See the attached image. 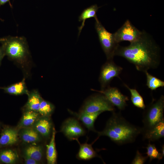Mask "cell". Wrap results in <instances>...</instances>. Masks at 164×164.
I'll return each instance as SVG.
<instances>
[{
	"label": "cell",
	"instance_id": "cell-1",
	"mask_svg": "<svg viewBox=\"0 0 164 164\" xmlns=\"http://www.w3.org/2000/svg\"><path fill=\"white\" fill-rule=\"evenodd\" d=\"M160 48L145 31L137 40L126 46H118L115 56H121L133 64L138 71L145 73L158 67L160 63Z\"/></svg>",
	"mask_w": 164,
	"mask_h": 164
},
{
	"label": "cell",
	"instance_id": "cell-2",
	"mask_svg": "<svg viewBox=\"0 0 164 164\" xmlns=\"http://www.w3.org/2000/svg\"><path fill=\"white\" fill-rule=\"evenodd\" d=\"M0 43L5 56L20 69L24 77L30 79L33 63L26 38L9 36L0 38Z\"/></svg>",
	"mask_w": 164,
	"mask_h": 164
},
{
	"label": "cell",
	"instance_id": "cell-3",
	"mask_svg": "<svg viewBox=\"0 0 164 164\" xmlns=\"http://www.w3.org/2000/svg\"><path fill=\"white\" fill-rule=\"evenodd\" d=\"M98 136H106L118 145L134 142L141 133V128L128 121L120 112H112L104 129L97 132Z\"/></svg>",
	"mask_w": 164,
	"mask_h": 164
},
{
	"label": "cell",
	"instance_id": "cell-4",
	"mask_svg": "<svg viewBox=\"0 0 164 164\" xmlns=\"http://www.w3.org/2000/svg\"><path fill=\"white\" fill-rule=\"evenodd\" d=\"M143 114V127L141 128L142 134L153 127L164 119V96L162 95L157 100L154 99L147 107Z\"/></svg>",
	"mask_w": 164,
	"mask_h": 164
},
{
	"label": "cell",
	"instance_id": "cell-5",
	"mask_svg": "<svg viewBox=\"0 0 164 164\" xmlns=\"http://www.w3.org/2000/svg\"><path fill=\"white\" fill-rule=\"evenodd\" d=\"M95 20V28L107 60L113 59L119 44L115 41L113 33L108 31L98 19Z\"/></svg>",
	"mask_w": 164,
	"mask_h": 164
},
{
	"label": "cell",
	"instance_id": "cell-6",
	"mask_svg": "<svg viewBox=\"0 0 164 164\" xmlns=\"http://www.w3.org/2000/svg\"><path fill=\"white\" fill-rule=\"evenodd\" d=\"M93 95L88 98L84 101L79 112L93 113L109 111L113 112L114 106L103 94Z\"/></svg>",
	"mask_w": 164,
	"mask_h": 164
},
{
	"label": "cell",
	"instance_id": "cell-7",
	"mask_svg": "<svg viewBox=\"0 0 164 164\" xmlns=\"http://www.w3.org/2000/svg\"><path fill=\"white\" fill-rule=\"evenodd\" d=\"M122 70V67L115 63L113 59L107 60L101 67L99 77L101 90H103L109 86L114 77L119 78V75Z\"/></svg>",
	"mask_w": 164,
	"mask_h": 164
},
{
	"label": "cell",
	"instance_id": "cell-8",
	"mask_svg": "<svg viewBox=\"0 0 164 164\" xmlns=\"http://www.w3.org/2000/svg\"><path fill=\"white\" fill-rule=\"evenodd\" d=\"M142 33L143 31L138 30L127 19L113 34L115 40L118 43L123 41L132 43L138 40Z\"/></svg>",
	"mask_w": 164,
	"mask_h": 164
},
{
	"label": "cell",
	"instance_id": "cell-9",
	"mask_svg": "<svg viewBox=\"0 0 164 164\" xmlns=\"http://www.w3.org/2000/svg\"><path fill=\"white\" fill-rule=\"evenodd\" d=\"M60 132L70 140H75L84 135L85 131L76 118H69L63 123Z\"/></svg>",
	"mask_w": 164,
	"mask_h": 164
},
{
	"label": "cell",
	"instance_id": "cell-10",
	"mask_svg": "<svg viewBox=\"0 0 164 164\" xmlns=\"http://www.w3.org/2000/svg\"><path fill=\"white\" fill-rule=\"evenodd\" d=\"M104 95L109 101L120 110H124L127 106L128 97L124 95L116 87L110 86L103 90L96 91Z\"/></svg>",
	"mask_w": 164,
	"mask_h": 164
},
{
	"label": "cell",
	"instance_id": "cell-11",
	"mask_svg": "<svg viewBox=\"0 0 164 164\" xmlns=\"http://www.w3.org/2000/svg\"><path fill=\"white\" fill-rule=\"evenodd\" d=\"M42 137L48 138L52 134L53 127L50 117L41 116L32 127Z\"/></svg>",
	"mask_w": 164,
	"mask_h": 164
},
{
	"label": "cell",
	"instance_id": "cell-12",
	"mask_svg": "<svg viewBox=\"0 0 164 164\" xmlns=\"http://www.w3.org/2000/svg\"><path fill=\"white\" fill-rule=\"evenodd\" d=\"M19 136L17 129L8 127L4 128L0 136V148L15 144L18 142Z\"/></svg>",
	"mask_w": 164,
	"mask_h": 164
},
{
	"label": "cell",
	"instance_id": "cell-13",
	"mask_svg": "<svg viewBox=\"0 0 164 164\" xmlns=\"http://www.w3.org/2000/svg\"><path fill=\"white\" fill-rule=\"evenodd\" d=\"M69 112L79 121H81L89 131L97 132L94 127L95 120L102 112L93 113H77L70 110Z\"/></svg>",
	"mask_w": 164,
	"mask_h": 164
},
{
	"label": "cell",
	"instance_id": "cell-14",
	"mask_svg": "<svg viewBox=\"0 0 164 164\" xmlns=\"http://www.w3.org/2000/svg\"><path fill=\"white\" fill-rule=\"evenodd\" d=\"M99 137L98 136L95 140L91 144H88L87 143L81 144L79 142L78 138L76 139L75 140L77 142L80 146L77 155V158L80 160H88L96 157L100 158L92 146V144Z\"/></svg>",
	"mask_w": 164,
	"mask_h": 164
},
{
	"label": "cell",
	"instance_id": "cell-15",
	"mask_svg": "<svg viewBox=\"0 0 164 164\" xmlns=\"http://www.w3.org/2000/svg\"><path fill=\"white\" fill-rule=\"evenodd\" d=\"M26 79L23 77L22 80L20 82L7 86L0 87V89L3 90L5 93L12 95H28L29 91L26 86Z\"/></svg>",
	"mask_w": 164,
	"mask_h": 164
},
{
	"label": "cell",
	"instance_id": "cell-16",
	"mask_svg": "<svg viewBox=\"0 0 164 164\" xmlns=\"http://www.w3.org/2000/svg\"><path fill=\"white\" fill-rule=\"evenodd\" d=\"M19 132V136L24 142L34 143L40 141L42 136L32 127L23 128Z\"/></svg>",
	"mask_w": 164,
	"mask_h": 164
},
{
	"label": "cell",
	"instance_id": "cell-17",
	"mask_svg": "<svg viewBox=\"0 0 164 164\" xmlns=\"http://www.w3.org/2000/svg\"><path fill=\"white\" fill-rule=\"evenodd\" d=\"M28 101L24 106V110H31L38 112L40 103L42 98L37 89L32 90L27 95Z\"/></svg>",
	"mask_w": 164,
	"mask_h": 164
},
{
	"label": "cell",
	"instance_id": "cell-18",
	"mask_svg": "<svg viewBox=\"0 0 164 164\" xmlns=\"http://www.w3.org/2000/svg\"><path fill=\"white\" fill-rule=\"evenodd\" d=\"M143 139L154 141L164 137V119L151 129L142 134Z\"/></svg>",
	"mask_w": 164,
	"mask_h": 164
},
{
	"label": "cell",
	"instance_id": "cell-19",
	"mask_svg": "<svg viewBox=\"0 0 164 164\" xmlns=\"http://www.w3.org/2000/svg\"><path fill=\"white\" fill-rule=\"evenodd\" d=\"M40 116L38 112L31 110H25L17 126L18 128L20 129L32 127Z\"/></svg>",
	"mask_w": 164,
	"mask_h": 164
},
{
	"label": "cell",
	"instance_id": "cell-20",
	"mask_svg": "<svg viewBox=\"0 0 164 164\" xmlns=\"http://www.w3.org/2000/svg\"><path fill=\"white\" fill-rule=\"evenodd\" d=\"M56 132L53 127L50 141L49 144L46 145V159L48 164H55L56 163L57 152L55 142Z\"/></svg>",
	"mask_w": 164,
	"mask_h": 164
},
{
	"label": "cell",
	"instance_id": "cell-21",
	"mask_svg": "<svg viewBox=\"0 0 164 164\" xmlns=\"http://www.w3.org/2000/svg\"><path fill=\"white\" fill-rule=\"evenodd\" d=\"M24 156L33 159L39 162L43 156V150L40 145H32L26 147L24 150Z\"/></svg>",
	"mask_w": 164,
	"mask_h": 164
},
{
	"label": "cell",
	"instance_id": "cell-22",
	"mask_svg": "<svg viewBox=\"0 0 164 164\" xmlns=\"http://www.w3.org/2000/svg\"><path fill=\"white\" fill-rule=\"evenodd\" d=\"M98 9L97 5H92L84 10L79 16V21H82V23L81 26L78 28L79 36L85 25V22L87 19L92 17L94 18L95 19H97L96 13Z\"/></svg>",
	"mask_w": 164,
	"mask_h": 164
},
{
	"label": "cell",
	"instance_id": "cell-23",
	"mask_svg": "<svg viewBox=\"0 0 164 164\" xmlns=\"http://www.w3.org/2000/svg\"><path fill=\"white\" fill-rule=\"evenodd\" d=\"M19 158L16 152L11 149H5L0 151V162L8 164H14Z\"/></svg>",
	"mask_w": 164,
	"mask_h": 164
},
{
	"label": "cell",
	"instance_id": "cell-24",
	"mask_svg": "<svg viewBox=\"0 0 164 164\" xmlns=\"http://www.w3.org/2000/svg\"><path fill=\"white\" fill-rule=\"evenodd\" d=\"M125 86L129 90L131 94V99L133 104L135 107L144 109L145 106L142 97L135 89L131 88L125 84Z\"/></svg>",
	"mask_w": 164,
	"mask_h": 164
},
{
	"label": "cell",
	"instance_id": "cell-25",
	"mask_svg": "<svg viewBox=\"0 0 164 164\" xmlns=\"http://www.w3.org/2000/svg\"><path fill=\"white\" fill-rule=\"evenodd\" d=\"M55 109V107L53 104L42 98L38 112L41 116L50 117Z\"/></svg>",
	"mask_w": 164,
	"mask_h": 164
},
{
	"label": "cell",
	"instance_id": "cell-26",
	"mask_svg": "<svg viewBox=\"0 0 164 164\" xmlns=\"http://www.w3.org/2000/svg\"><path fill=\"white\" fill-rule=\"evenodd\" d=\"M146 77V85L152 91L164 87V82L150 73L148 71L145 72Z\"/></svg>",
	"mask_w": 164,
	"mask_h": 164
},
{
	"label": "cell",
	"instance_id": "cell-27",
	"mask_svg": "<svg viewBox=\"0 0 164 164\" xmlns=\"http://www.w3.org/2000/svg\"><path fill=\"white\" fill-rule=\"evenodd\" d=\"M147 156L149 158L150 161L153 159H157L159 160L161 159L163 156L161 152L157 150L156 146L154 144H151L149 141V144L146 147Z\"/></svg>",
	"mask_w": 164,
	"mask_h": 164
},
{
	"label": "cell",
	"instance_id": "cell-28",
	"mask_svg": "<svg viewBox=\"0 0 164 164\" xmlns=\"http://www.w3.org/2000/svg\"><path fill=\"white\" fill-rule=\"evenodd\" d=\"M148 158L147 156H143L138 150H137L135 156L131 162V164H143L145 162Z\"/></svg>",
	"mask_w": 164,
	"mask_h": 164
},
{
	"label": "cell",
	"instance_id": "cell-29",
	"mask_svg": "<svg viewBox=\"0 0 164 164\" xmlns=\"http://www.w3.org/2000/svg\"><path fill=\"white\" fill-rule=\"evenodd\" d=\"M25 163L26 164H37L39 162L31 158L24 156Z\"/></svg>",
	"mask_w": 164,
	"mask_h": 164
},
{
	"label": "cell",
	"instance_id": "cell-30",
	"mask_svg": "<svg viewBox=\"0 0 164 164\" xmlns=\"http://www.w3.org/2000/svg\"><path fill=\"white\" fill-rule=\"evenodd\" d=\"M5 56L3 49L2 47L1 46H0V66L1 65L2 61Z\"/></svg>",
	"mask_w": 164,
	"mask_h": 164
},
{
	"label": "cell",
	"instance_id": "cell-31",
	"mask_svg": "<svg viewBox=\"0 0 164 164\" xmlns=\"http://www.w3.org/2000/svg\"><path fill=\"white\" fill-rule=\"evenodd\" d=\"M10 0H0V6L3 5L7 2H9ZM0 20H1V19Z\"/></svg>",
	"mask_w": 164,
	"mask_h": 164
},
{
	"label": "cell",
	"instance_id": "cell-32",
	"mask_svg": "<svg viewBox=\"0 0 164 164\" xmlns=\"http://www.w3.org/2000/svg\"><path fill=\"white\" fill-rule=\"evenodd\" d=\"M161 154H162V156L163 157L164 155V145H163L161 147Z\"/></svg>",
	"mask_w": 164,
	"mask_h": 164
}]
</instances>
